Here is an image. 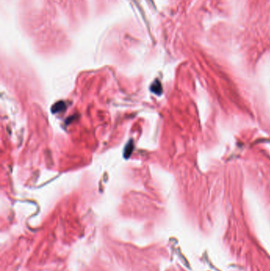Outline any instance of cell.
I'll use <instances>...</instances> for the list:
<instances>
[{
  "instance_id": "obj_3",
  "label": "cell",
  "mask_w": 270,
  "mask_h": 271,
  "mask_svg": "<svg viewBox=\"0 0 270 271\" xmlns=\"http://www.w3.org/2000/svg\"><path fill=\"white\" fill-rule=\"evenodd\" d=\"M132 148H133V146H132V142L129 143L126 146V148L125 151H124V156H125L126 158H128L130 156V155L132 154Z\"/></svg>"
},
{
  "instance_id": "obj_1",
  "label": "cell",
  "mask_w": 270,
  "mask_h": 271,
  "mask_svg": "<svg viewBox=\"0 0 270 271\" xmlns=\"http://www.w3.org/2000/svg\"><path fill=\"white\" fill-rule=\"evenodd\" d=\"M151 90L153 93H155L157 94H160L162 93V90H163L161 83H160L159 81H156V82H154L151 86Z\"/></svg>"
},
{
  "instance_id": "obj_2",
  "label": "cell",
  "mask_w": 270,
  "mask_h": 271,
  "mask_svg": "<svg viewBox=\"0 0 270 271\" xmlns=\"http://www.w3.org/2000/svg\"><path fill=\"white\" fill-rule=\"evenodd\" d=\"M64 102H58V103H56V105H53V107H52V112L53 113H56V112H59L60 110H63V108H64Z\"/></svg>"
}]
</instances>
